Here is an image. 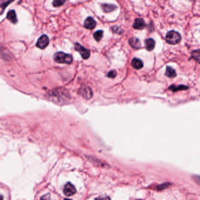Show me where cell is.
<instances>
[{
    "instance_id": "cell-1",
    "label": "cell",
    "mask_w": 200,
    "mask_h": 200,
    "mask_svg": "<svg viewBox=\"0 0 200 200\" xmlns=\"http://www.w3.org/2000/svg\"><path fill=\"white\" fill-rule=\"evenodd\" d=\"M54 59L58 63L67 64H70L73 60L72 55L65 54L63 52H58L55 54L54 56Z\"/></svg>"
},
{
    "instance_id": "cell-2",
    "label": "cell",
    "mask_w": 200,
    "mask_h": 200,
    "mask_svg": "<svg viewBox=\"0 0 200 200\" xmlns=\"http://www.w3.org/2000/svg\"><path fill=\"white\" fill-rule=\"evenodd\" d=\"M181 36L180 34L175 31H170L166 35V41L171 45H175L180 42Z\"/></svg>"
},
{
    "instance_id": "cell-3",
    "label": "cell",
    "mask_w": 200,
    "mask_h": 200,
    "mask_svg": "<svg viewBox=\"0 0 200 200\" xmlns=\"http://www.w3.org/2000/svg\"><path fill=\"white\" fill-rule=\"evenodd\" d=\"M75 50L78 51L79 52L81 56L82 57L83 59L84 60H87L89 58L90 56V51L85 48L83 46L80 45L78 43H76L75 44Z\"/></svg>"
},
{
    "instance_id": "cell-4",
    "label": "cell",
    "mask_w": 200,
    "mask_h": 200,
    "mask_svg": "<svg viewBox=\"0 0 200 200\" xmlns=\"http://www.w3.org/2000/svg\"><path fill=\"white\" fill-rule=\"evenodd\" d=\"M50 40L47 35H43L37 40L36 46L40 49H45L49 44Z\"/></svg>"
},
{
    "instance_id": "cell-5",
    "label": "cell",
    "mask_w": 200,
    "mask_h": 200,
    "mask_svg": "<svg viewBox=\"0 0 200 200\" xmlns=\"http://www.w3.org/2000/svg\"><path fill=\"white\" fill-rule=\"evenodd\" d=\"M64 193L67 196L74 195L76 193V188L75 186L70 183H67L64 187Z\"/></svg>"
},
{
    "instance_id": "cell-6",
    "label": "cell",
    "mask_w": 200,
    "mask_h": 200,
    "mask_svg": "<svg viewBox=\"0 0 200 200\" xmlns=\"http://www.w3.org/2000/svg\"><path fill=\"white\" fill-rule=\"evenodd\" d=\"M96 26V22L92 17H88L84 22V26L87 29L92 30Z\"/></svg>"
},
{
    "instance_id": "cell-7",
    "label": "cell",
    "mask_w": 200,
    "mask_h": 200,
    "mask_svg": "<svg viewBox=\"0 0 200 200\" xmlns=\"http://www.w3.org/2000/svg\"><path fill=\"white\" fill-rule=\"evenodd\" d=\"M133 26L136 30H143L145 28V22L142 18H137L135 21Z\"/></svg>"
},
{
    "instance_id": "cell-8",
    "label": "cell",
    "mask_w": 200,
    "mask_h": 200,
    "mask_svg": "<svg viewBox=\"0 0 200 200\" xmlns=\"http://www.w3.org/2000/svg\"><path fill=\"white\" fill-rule=\"evenodd\" d=\"M129 42L130 46L135 49H139L141 47L140 40L137 38H131L129 40Z\"/></svg>"
},
{
    "instance_id": "cell-9",
    "label": "cell",
    "mask_w": 200,
    "mask_h": 200,
    "mask_svg": "<svg viewBox=\"0 0 200 200\" xmlns=\"http://www.w3.org/2000/svg\"><path fill=\"white\" fill-rule=\"evenodd\" d=\"M132 66L136 69H140L143 67V62L139 58H134L131 61Z\"/></svg>"
},
{
    "instance_id": "cell-10",
    "label": "cell",
    "mask_w": 200,
    "mask_h": 200,
    "mask_svg": "<svg viewBox=\"0 0 200 200\" xmlns=\"http://www.w3.org/2000/svg\"><path fill=\"white\" fill-rule=\"evenodd\" d=\"M145 46L147 50L149 51L153 50L155 47V40L152 38H149L145 40Z\"/></svg>"
},
{
    "instance_id": "cell-11",
    "label": "cell",
    "mask_w": 200,
    "mask_h": 200,
    "mask_svg": "<svg viewBox=\"0 0 200 200\" xmlns=\"http://www.w3.org/2000/svg\"><path fill=\"white\" fill-rule=\"evenodd\" d=\"M7 17L8 20L10 21L13 24H16L17 22V15L14 10H11L8 12Z\"/></svg>"
},
{
    "instance_id": "cell-12",
    "label": "cell",
    "mask_w": 200,
    "mask_h": 200,
    "mask_svg": "<svg viewBox=\"0 0 200 200\" xmlns=\"http://www.w3.org/2000/svg\"><path fill=\"white\" fill-rule=\"evenodd\" d=\"M165 76H167L169 78H174L177 76V74L175 72V69L171 67V66H167L166 68V70H165Z\"/></svg>"
},
{
    "instance_id": "cell-13",
    "label": "cell",
    "mask_w": 200,
    "mask_h": 200,
    "mask_svg": "<svg viewBox=\"0 0 200 200\" xmlns=\"http://www.w3.org/2000/svg\"><path fill=\"white\" fill-rule=\"evenodd\" d=\"M188 89V87L184 85H178V86L172 85L169 87V89L173 92H177L179 90H187Z\"/></svg>"
},
{
    "instance_id": "cell-14",
    "label": "cell",
    "mask_w": 200,
    "mask_h": 200,
    "mask_svg": "<svg viewBox=\"0 0 200 200\" xmlns=\"http://www.w3.org/2000/svg\"><path fill=\"white\" fill-rule=\"evenodd\" d=\"M102 7L105 12H110L112 11L115 10L117 8V7L115 5L107 4L102 5Z\"/></svg>"
},
{
    "instance_id": "cell-15",
    "label": "cell",
    "mask_w": 200,
    "mask_h": 200,
    "mask_svg": "<svg viewBox=\"0 0 200 200\" xmlns=\"http://www.w3.org/2000/svg\"><path fill=\"white\" fill-rule=\"evenodd\" d=\"M192 58L200 64V50H193L191 52Z\"/></svg>"
},
{
    "instance_id": "cell-16",
    "label": "cell",
    "mask_w": 200,
    "mask_h": 200,
    "mask_svg": "<svg viewBox=\"0 0 200 200\" xmlns=\"http://www.w3.org/2000/svg\"><path fill=\"white\" fill-rule=\"evenodd\" d=\"M103 32L102 30L96 31L93 34V37H94L95 40H97V41H100V40L103 37Z\"/></svg>"
},
{
    "instance_id": "cell-17",
    "label": "cell",
    "mask_w": 200,
    "mask_h": 200,
    "mask_svg": "<svg viewBox=\"0 0 200 200\" xmlns=\"http://www.w3.org/2000/svg\"><path fill=\"white\" fill-rule=\"evenodd\" d=\"M65 2V1H58V0L54 1L53 2V5H54V7H60L61 5H63Z\"/></svg>"
},
{
    "instance_id": "cell-18",
    "label": "cell",
    "mask_w": 200,
    "mask_h": 200,
    "mask_svg": "<svg viewBox=\"0 0 200 200\" xmlns=\"http://www.w3.org/2000/svg\"><path fill=\"white\" fill-rule=\"evenodd\" d=\"M170 185V183H164V184H163L161 185H159L158 187H157V190L158 191H160V190H164L166 188H167L169 185Z\"/></svg>"
},
{
    "instance_id": "cell-19",
    "label": "cell",
    "mask_w": 200,
    "mask_h": 200,
    "mask_svg": "<svg viewBox=\"0 0 200 200\" xmlns=\"http://www.w3.org/2000/svg\"><path fill=\"white\" fill-rule=\"evenodd\" d=\"M116 75H117L116 72L115 70H113L110 71V72L107 74V77H109V78H115L116 76Z\"/></svg>"
},
{
    "instance_id": "cell-20",
    "label": "cell",
    "mask_w": 200,
    "mask_h": 200,
    "mask_svg": "<svg viewBox=\"0 0 200 200\" xmlns=\"http://www.w3.org/2000/svg\"><path fill=\"white\" fill-rule=\"evenodd\" d=\"M95 200H110V198L109 196L104 195V196H100L96 198Z\"/></svg>"
},
{
    "instance_id": "cell-21",
    "label": "cell",
    "mask_w": 200,
    "mask_h": 200,
    "mask_svg": "<svg viewBox=\"0 0 200 200\" xmlns=\"http://www.w3.org/2000/svg\"><path fill=\"white\" fill-rule=\"evenodd\" d=\"M112 31L114 32H116V33H118V34H121V32H122V31H120V28L119 27L116 26H113L112 28Z\"/></svg>"
},
{
    "instance_id": "cell-22",
    "label": "cell",
    "mask_w": 200,
    "mask_h": 200,
    "mask_svg": "<svg viewBox=\"0 0 200 200\" xmlns=\"http://www.w3.org/2000/svg\"><path fill=\"white\" fill-rule=\"evenodd\" d=\"M40 200H50V194H46L44 195H43L41 198Z\"/></svg>"
},
{
    "instance_id": "cell-23",
    "label": "cell",
    "mask_w": 200,
    "mask_h": 200,
    "mask_svg": "<svg viewBox=\"0 0 200 200\" xmlns=\"http://www.w3.org/2000/svg\"><path fill=\"white\" fill-rule=\"evenodd\" d=\"M194 179L195 180V181L200 185V176H197V175H194Z\"/></svg>"
},
{
    "instance_id": "cell-24",
    "label": "cell",
    "mask_w": 200,
    "mask_h": 200,
    "mask_svg": "<svg viewBox=\"0 0 200 200\" xmlns=\"http://www.w3.org/2000/svg\"><path fill=\"white\" fill-rule=\"evenodd\" d=\"M64 200H70V199H68V198H65V199H64Z\"/></svg>"
}]
</instances>
